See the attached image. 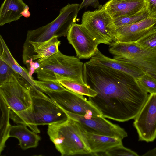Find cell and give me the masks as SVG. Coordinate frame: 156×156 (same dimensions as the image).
<instances>
[{"instance_id": "1", "label": "cell", "mask_w": 156, "mask_h": 156, "mask_svg": "<svg viewBox=\"0 0 156 156\" xmlns=\"http://www.w3.org/2000/svg\"><path fill=\"white\" fill-rule=\"evenodd\" d=\"M90 87L98 94L89 97L88 100L104 117L119 122L134 119L148 96L134 78L126 79L111 76Z\"/></svg>"}, {"instance_id": "2", "label": "cell", "mask_w": 156, "mask_h": 156, "mask_svg": "<svg viewBox=\"0 0 156 156\" xmlns=\"http://www.w3.org/2000/svg\"><path fill=\"white\" fill-rule=\"evenodd\" d=\"M29 91L32 106L19 112L10 111V118L16 124L26 125L37 133H40L38 125H49L62 122L69 118L64 110L36 86Z\"/></svg>"}, {"instance_id": "3", "label": "cell", "mask_w": 156, "mask_h": 156, "mask_svg": "<svg viewBox=\"0 0 156 156\" xmlns=\"http://www.w3.org/2000/svg\"><path fill=\"white\" fill-rule=\"evenodd\" d=\"M80 5L68 3L62 8L58 16L51 22L38 28L27 31L23 46V63L28 65L35 50L54 36H66L71 27L76 23Z\"/></svg>"}, {"instance_id": "4", "label": "cell", "mask_w": 156, "mask_h": 156, "mask_svg": "<svg viewBox=\"0 0 156 156\" xmlns=\"http://www.w3.org/2000/svg\"><path fill=\"white\" fill-rule=\"evenodd\" d=\"M83 64L77 56L67 55L59 51L39 63L35 72L40 80H69L87 84L83 78Z\"/></svg>"}, {"instance_id": "5", "label": "cell", "mask_w": 156, "mask_h": 156, "mask_svg": "<svg viewBox=\"0 0 156 156\" xmlns=\"http://www.w3.org/2000/svg\"><path fill=\"white\" fill-rule=\"evenodd\" d=\"M47 133L62 156L91 154L78 123L72 118L48 125Z\"/></svg>"}, {"instance_id": "6", "label": "cell", "mask_w": 156, "mask_h": 156, "mask_svg": "<svg viewBox=\"0 0 156 156\" xmlns=\"http://www.w3.org/2000/svg\"><path fill=\"white\" fill-rule=\"evenodd\" d=\"M109 48L113 58L131 63L156 80V52L140 47L135 42H115Z\"/></svg>"}, {"instance_id": "7", "label": "cell", "mask_w": 156, "mask_h": 156, "mask_svg": "<svg viewBox=\"0 0 156 156\" xmlns=\"http://www.w3.org/2000/svg\"><path fill=\"white\" fill-rule=\"evenodd\" d=\"M31 86L19 74L13 73L0 84V96L10 111L21 112L32 106V99L29 91Z\"/></svg>"}, {"instance_id": "8", "label": "cell", "mask_w": 156, "mask_h": 156, "mask_svg": "<svg viewBox=\"0 0 156 156\" xmlns=\"http://www.w3.org/2000/svg\"><path fill=\"white\" fill-rule=\"evenodd\" d=\"M81 24L99 44L109 45L115 42L112 32L116 27L113 18L103 5L94 11L85 12Z\"/></svg>"}, {"instance_id": "9", "label": "cell", "mask_w": 156, "mask_h": 156, "mask_svg": "<svg viewBox=\"0 0 156 156\" xmlns=\"http://www.w3.org/2000/svg\"><path fill=\"white\" fill-rule=\"evenodd\" d=\"M43 92L65 111L86 119L103 116L98 109L83 95L66 89L58 91L44 90Z\"/></svg>"}, {"instance_id": "10", "label": "cell", "mask_w": 156, "mask_h": 156, "mask_svg": "<svg viewBox=\"0 0 156 156\" xmlns=\"http://www.w3.org/2000/svg\"><path fill=\"white\" fill-rule=\"evenodd\" d=\"M133 123L138 140L147 142L156 138V93L148 95Z\"/></svg>"}, {"instance_id": "11", "label": "cell", "mask_w": 156, "mask_h": 156, "mask_svg": "<svg viewBox=\"0 0 156 156\" xmlns=\"http://www.w3.org/2000/svg\"><path fill=\"white\" fill-rule=\"evenodd\" d=\"M69 117L76 121L86 131L93 133L116 137L122 140L127 133L123 128L113 124L103 116L86 119L82 116L65 111Z\"/></svg>"}, {"instance_id": "12", "label": "cell", "mask_w": 156, "mask_h": 156, "mask_svg": "<svg viewBox=\"0 0 156 156\" xmlns=\"http://www.w3.org/2000/svg\"><path fill=\"white\" fill-rule=\"evenodd\" d=\"M69 44L80 59L90 58L96 53L99 44L81 24L76 23L70 27L67 35Z\"/></svg>"}, {"instance_id": "13", "label": "cell", "mask_w": 156, "mask_h": 156, "mask_svg": "<svg viewBox=\"0 0 156 156\" xmlns=\"http://www.w3.org/2000/svg\"><path fill=\"white\" fill-rule=\"evenodd\" d=\"M156 19L149 17L132 24L116 27L112 33L115 42H135L155 27Z\"/></svg>"}, {"instance_id": "14", "label": "cell", "mask_w": 156, "mask_h": 156, "mask_svg": "<svg viewBox=\"0 0 156 156\" xmlns=\"http://www.w3.org/2000/svg\"><path fill=\"white\" fill-rule=\"evenodd\" d=\"M78 124L83 140L91 152V155H96L98 153H104L114 146L122 144L121 139L90 133Z\"/></svg>"}, {"instance_id": "15", "label": "cell", "mask_w": 156, "mask_h": 156, "mask_svg": "<svg viewBox=\"0 0 156 156\" xmlns=\"http://www.w3.org/2000/svg\"><path fill=\"white\" fill-rule=\"evenodd\" d=\"M147 0H109L103 5L111 17L135 14L147 8Z\"/></svg>"}, {"instance_id": "16", "label": "cell", "mask_w": 156, "mask_h": 156, "mask_svg": "<svg viewBox=\"0 0 156 156\" xmlns=\"http://www.w3.org/2000/svg\"><path fill=\"white\" fill-rule=\"evenodd\" d=\"M88 62L93 64L107 66L121 71L129 74L136 79L144 73L140 69L131 63L105 56L98 49Z\"/></svg>"}, {"instance_id": "17", "label": "cell", "mask_w": 156, "mask_h": 156, "mask_svg": "<svg viewBox=\"0 0 156 156\" xmlns=\"http://www.w3.org/2000/svg\"><path fill=\"white\" fill-rule=\"evenodd\" d=\"M25 124L11 125L9 137L16 138L19 140V145L23 150L36 147L41 140L37 133L29 130Z\"/></svg>"}, {"instance_id": "18", "label": "cell", "mask_w": 156, "mask_h": 156, "mask_svg": "<svg viewBox=\"0 0 156 156\" xmlns=\"http://www.w3.org/2000/svg\"><path fill=\"white\" fill-rule=\"evenodd\" d=\"M27 6L22 0H4L0 8V26L18 20Z\"/></svg>"}, {"instance_id": "19", "label": "cell", "mask_w": 156, "mask_h": 156, "mask_svg": "<svg viewBox=\"0 0 156 156\" xmlns=\"http://www.w3.org/2000/svg\"><path fill=\"white\" fill-rule=\"evenodd\" d=\"M0 59L5 62L31 86H36L34 80L27 69L21 66L15 60L1 35H0Z\"/></svg>"}, {"instance_id": "20", "label": "cell", "mask_w": 156, "mask_h": 156, "mask_svg": "<svg viewBox=\"0 0 156 156\" xmlns=\"http://www.w3.org/2000/svg\"><path fill=\"white\" fill-rule=\"evenodd\" d=\"M58 39L57 36H54L35 50L31 61H36L39 63L58 52L61 43Z\"/></svg>"}, {"instance_id": "21", "label": "cell", "mask_w": 156, "mask_h": 156, "mask_svg": "<svg viewBox=\"0 0 156 156\" xmlns=\"http://www.w3.org/2000/svg\"><path fill=\"white\" fill-rule=\"evenodd\" d=\"M1 112L0 123V154L3 150L5 143L9 137V133L11 125L9 120L10 110L2 98L0 96Z\"/></svg>"}, {"instance_id": "22", "label": "cell", "mask_w": 156, "mask_h": 156, "mask_svg": "<svg viewBox=\"0 0 156 156\" xmlns=\"http://www.w3.org/2000/svg\"><path fill=\"white\" fill-rule=\"evenodd\" d=\"M58 81L66 89L81 95L94 97L98 94L96 91L87 84L69 80H62Z\"/></svg>"}, {"instance_id": "23", "label": "cell", "mask_w": 156, "mask_h": 156, "mask_svg": "<svg viewBox=\"0 0 156 156\" xmlns=\"http://www.w3.org/2000/svg\"><path fill=\"white\" fill-rule=\"evenodd\" d=\"M150 17L147 8L135 14L122 16L113 19L116 27L132 24Z\"/></svg>"}, {"instance_id": "24", "label": "cell", "mask_w": 156, "mask_h": 156, "mask_svg": "<svg viewBox=\"0 0 156 156\" xmlns=\"http://www.w3.org/2000/svg\"><path fill=\"white\" fill-rule=\"evenodd\" d=\"M135 43L140 47L156 52V28L155 27Z\"/></svg>"}, {"instance_id": "25", "label": "cell", "mask_w": 156, "mask_h": 156, "mask_svg": "<svg viewBox=\"0 0 156 156\" xmlns=\"http://www.w3.org/2000/svg\"><path fill=\"white\" fill-rule=\"evenodd\" d=\"M140 88L145 92L150 94L156 93V80L144 73L136 79Z\"/></svg>"}, {"instance_id": "26", "label": "cell", "mask_w": 156, "mask_h": 156, "mask_svg": "<svg viewBox=\"0 0 156 156\" xmlns=\"http://www.w3.org/2000/svg\"><path fill=\"white\" fill-rule=\"evenodd\" d=\"M102 155L109 156H138L135 151L124 147L122 144L114 146L108 150Z\"/></svg>"}, {"instance_id": "27", "label": "cell", "mask_w": 156, "mask_h": 156, "mask_svg": "<svg viewBox=\"0 0 156 156\" xmlns=\"http://www.w3.org/2000/svg\"><path fill=\"white\" fill-rule=\"evenodd\" d=\"M34 80L35 86L42 91L44 90L58 91L66 89L58 81Z\"/></svg>"}, {"instance_id": "28", "label": "cell", "mask_w": 156, "mask_h": 156, "mask_svg": "<svg viewBox=\"0 0 156 156\" xmlns=\"http://www.w3.org/2000/svg\"><path fill=\"white\" fill-rule=\"evenodd\" d=\"M15 71L5 62L0 59V84L5 82Z\"/></svg>"}, {"instance_id": "29", "label": "cell", "mask_w": 156, "mask_h": 156, "mask_svg": "<svg viewBox=\"0 0 156 156\" xmlns=\"http://www.w3.org/2000/svg\"><path fill=\"white\" fill-rule=\"evenodd\" d=\"M102 6L99 4V0H83L82 2L80 4L79 10H80L84 8H87L88 6H91L97 9Z\"/></svg>"}, {"instance_id": "30", "label": "cell", "mask_w": 156, "mask_h": 156, "mask_svg": "<svg viewBox=\"0 0 156 156\" xmlns=\"http://www.w3.org/2000/svg\"><path fill=\"white\" fill-rule=\"evenodd\" d=\"M147 9L150 17L156 19V0H147Z\"/></svg>"}, {"instance_id": "31", "label": "cell", "mask_w": 156, "mask_h": 156, "mask_svg": "<svg viewBox=\"0 0 156 156\" xmlns=\"http://www.w3.org/2000/svg\"><path fill=\"white\" fill-rule=\"evenodd\" d=\"M143 156H156V147L149 150L142 155Z\"/></svg>"}, {"instance_id": "32", "label": "cell", "mask_w": 156, "mask_h": 156, "mask_svg": "<svg viewBox=\"0 0 156 156\" xmlns=\"http://www.w3.org/2000/svg\"><path fill=\"white\" fill-rule=\"evenodd\" d=\"M29 7L27 6L23 11L22 12L21 14L26 18H28L30 16V13L29 11Z\"/></svg>"}, {"instance_id": "33", "label": "cell", "mask_w": 156, "mask_h": 156, "mask_svg": "<svg viewBox=\"0 0 156 156\" xmlns=\"http://www.w3.org/2000/svg\"><path fill=\"white\" fill-rule=\"evenodd\" d=\"M155 28H156V23H155Z\"/></svg>"}]
</instances>
